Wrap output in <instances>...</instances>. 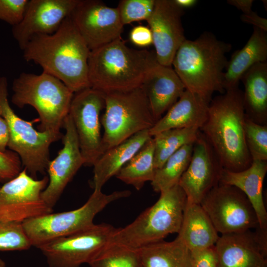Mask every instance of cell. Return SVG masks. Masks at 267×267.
I'll return each instance as SVG.
<instances>
[{"instance_id": "obj_26", "label": "cell", "mask_w": 267, "mask_h": 267, "mask_svg": "<svg viewBox=\"0 0 267 267\" xmlns=\"http://www.w3.org/2000/svg\"><path fill=\"white\" fill-rule=\"evenodd\" d=\"M243 100L246 117L267 125V62L257 63L242 75Z\"/></svg>"}, {"instance_id": "obj_22", "label": "cell", "mask_w": 267, "mask_h": 267, "mask_svg": "<svg viewBox=\"0 0 267 267\" xmlns=\"http://www.w3.org/2000/svg\"><path fill=\"white\" fill-rule=\"evenodd\" d=\"M267 172V161L253 160L246 169L234 172L222 169L219 183L234 186L247 196L256 212L260 229L267 232V212L263 186Z\"/></svg>"}, {"instance_id": "obj_5", "label": "cell", "mask_w": 267, "mask_h": 267, "mask_svg": "<svg viewBox=\"0 0 267 267\" xmlns=\"http://www.w3.org/2000/svg\"><path fill=\"white\" fill-rule=\"evenodd\" d=\"M11 102L21 108L34 107L41 122L39 131L62 138L60 129L69 113L74 93L57 78L43 72L41 74L21 73L12 83Z\"/></svg>"}, {"instance_id": "obj_24", "label": "cell", "mask_w": 267, "mask_h": 267, "mask_svg": "<svg viewBox=\"0 0 267 267\" xmlns=\"http://www.w3.org/2000/svg\"><path fill=\"white\" fill-rule=\"evenodd\" d=\"M267 62V32L253 27L246 44L232 54L224 72L222 85L225 91L238 87L242 75L254 65Z\"/></svg>"}, {"instance_id": "obj_36", "label": "cell", "mask_w": 267, "mask_h": 267, "mask_svg": "<svg viewBox=\"0 0 267 267\" xmlns=\"http://www.w3.org/2000/svg\"><path fill=\"white\" fill-rule=\"evenodd\" d=\"M21 161L15 152L6 150L0 152V181H8L21 171Z\"/></svg>"}, {"instance_id": "obj_17", "label": "cell", "mask_w": 267, "mask_h": 267, "mask_svg": "<svg viewBox=\"0 0 267 267\" xmlns=\"http://www.w3.org/2000/svg\"><path fill=\"white\" fill-rule=\"evenodd\" d=\"M79 1L29 0L22 20L12 28L13 37L21 49L33 37L54 33Z\"/></svg>"}, {"instance_id": "obj_29", "label": "cell", "mask_w": 267, "mask_h": 267, "mask_svg": "<svg viewBox=\"0 0 267 267\" xmlns=\"http://www.w3.org/2000/svg\"><path fill=\"white\" fill-rule=\"evenodd\" d=\"M199 133V128L190 127L170 129L153 136L155 169L161 167L171 155L183 146L194 143Z\"/></svg>"}, {"instance_id": "obj_39", "label": "cell", "mask_w": 267, "mask_h": 267, "mask_svg": "<svg viewBox=\"0 0 267 267\" xmlns=\"http://www.w3.org/2000/svg\"><path fill=\"white\" fill-rule=\"evenodd\" d=\"M240 19L244 23L253 25L254 27L267 32V19L260 16L253 11L242 14L240 16Z\"/></svg>"}, {"instance_id": "obj_40", "label": "cell", "mask_w": 267, "mask_h": 267, "mask_svg": "<svg viewBox=\"0 0 267 267\" xmlns=\"http://www.w3.org/2000/svg\"><path fill=\"white\" fill-rule=\"evenodd\" d=\"M9 139V130L5 119L0 117V152H4L6 150Z\"/></svg>"}, {"instance_id": "obj_25", "label": "cell", "mask_w": 267, "mask_h": 267, "mask_svg": "<svg viewBox=\"0 0 267 267\" xmlns=\"http://www.w3.org/2000/svg\"><path fill=\"white\" fill-rule=\"evenodd\" d=\"M177 237L191 251L214 246L219 235L200 204L187 201Z\"/></svg>"}, {"instance_id": "obj_21", "label": "cell", "mask_w": 267, "mask_h": 267, "mask_svg": "<svg viewBox=\"0 0 267 267\" xmlns=\"http://www.w3.org/2000/svg\"><path fill=\"white\" fill-rule=\"evenodd\" d=\"M211 100L185 89L177 101L149 130L155 135L166 130L190 127L200 128L207 119Z\"/></svg>"}, {"instance_id": "obj_10", "label": "cell", "mask_w": 267, "mask_h": 267, "mask_svg": "<svg viewBox=\"0 0 267 267\" xmlns=\"http://www.w3.org/2000/svg\"><path fill=\"white\" fill-rule=\"evenodd\" d=\"M117 228L94 224L72 234L52 240L39 249L49 267H81L90 261L108 244Z\"/></svg>"}, {"instance_id": "obj_37", "label": "cell", "mask_w": 267, "mask_h": 267, "mask_svg": "<svg viewBox=\"0 0 267 267\" xmlns=\"http://www.w3.org/2000/svg\"><path fill=\"white\" fill-rule=\"evenodd\" d=\"M189 263L191 267H218L214 246L189 251Z\"/></svg>"}, {"instance_id": "obj_14", "label": "cell", "mask_w": 267, "mask_h": 267, "mask_svg": "<svg viewBox=\"0 0 267 267\" xmlns=\"http://www.w3.org/2000/svg\"><path fill=\"white\" fill-rule=\"evenodd\" d=\"M90 50L121 38L123 25L117 7L97 0H79L70 15Z\"/></svg>"}, {"instance_id": "obj_11", "label": "cell", "mask_w": 267, "mask_h": 267, "mask_svg": "<svg viewBox=\"0 0 267 267\" xmlns=\"http://www.w3.org/2000/svg\"><path fill=\"white\" fill-rule=\"evenodd\" d=\"M200 205L222 234L259 227L250 201L237 187L219 183L203 198Z\"/></svg>"}, {"instance_id": "obj_6", "label": "cell", "mask_w": 267, "mask_h": 267, "mask_svg": "<svg viewBox=\"0 0 267 267\" xmlns=\"http://www.w3.org/2000/svg\"><path fill=\"white\" fill-rule=\"evenodd\" d=\"M178 184L161 192L158 200L124 227L117 228L110 243L139 249L178 233L186 203Z\"/></svg>"}, {"instance_id": "obj_23", "label": "cell", "mask_w": 267, "mask_h": 267, "mask_svg": "<svg viewBox=\"0 0 267 267\" xmlns=\"http://www.w3.org/2000/svg\"><path fill=\"white\" fill-rule=\"evenodd\" d=\"M149 130L140 132L106 151L93 166L94 190H101L104 184L140 149L152 136Z\"/></svg>"}, {"instance_id": "obj_35", "label": "cell", "mask_w": 267, "mask_h": 267, "mask_svg": "<svg viewBox=\"0 0 267 267\" xmlns=\"http://www.w3.org/2000/svg\"><path fill=\"white\" fill-rule=\"evenodd\" d=\"M29 0H0V20L14 26L22 20Z\"/></svg>"}, {"instance_id": "obj_34", "label": "cell", "mask_w": 267, "mask_h": 267, "mask_svg": "<svg viewBox=\"0 0 267 267\" xmlns=\"http://www.w3.org/2000/svg\"><path fill=\"white\" fill-rule=\"evenodd\" d=\"M155 0H122L117 7L123 25L132 22L147 20L151 15Z\"/></svg>"}, {"instance_id": "obj_43", "label": "cell", "mask_w": 267, "mask_h": 267, "mask_svg": "<svg viewBox=\"0 0 267 267\" xmlns=\"http://www.w3.org/2000/svg\"><path fill=\"white\" fill-rule=\"evenodd\" d=\"M0 267H6L5 262L1 258H0Z\"/></svg>"}, {"instance_id": "obj_41", "label": "cell", "mask_w": 267, "mask_h": 267, "mask_svg": "<svg viewBox=\"0 0 267 267\" xmlns=\"http://www.w3.org/2000/svg\"><path fill=\"white\" fill-rule=\"evenodd\" d=\"M253 0H228L227 3L241 11L243 14L252 11Z\"/></svg>"}, {"instance_id": "obj_7", "label": "cell", "mask_w": 267, "mask_h": 267, "mask_svg": "<svg viewBox=\"0 0 267 267\" xmlns=\"http://www.w3.org/2000/svg\"><path fill=\"white\" fill-rule=\"evenodd\" d=\"M105 112L100 117L104 152L156 123L141 87L105 93Z\"/></svg>"}, {"instance_id": "obj_8", "label": "cell", "mask_w": 267, "mask_h": 267, "mask_svg": "<svg viewBox=\"0 0 267 267\" xmlns=\"http://www.w3.org/2000/svg\"><path fill=\"white\" fill-rule=\"evenodd\" d=\"M129 190L105 194L94 190L80 208L60 213H50L22 223L32 246L38 248L56 238L67 236L91 226L96 215L109 204L131 195Z\"/></svg>"}, {"instance_id": "obj_2", "label": "cell", "mask_w": 267, "mask_h": 267, "mask_svg": "<svg viewBox=\"0 0 267 267\" xmlns=\"http://www.w3.org/2000/svg\"><path fill=\"white\" fill-rule=\"evenodd\" d=\"M245 119L243 91L238 87L212 99L199 131L223 169L240 172L252 162L245 138Z\"/></svg>"}, {"instance_id": "obj_45", "label": "cell", "mask_w": 267, "mask_h": 267, "mask_svg": "<svg viewBox=\"0 0 267 267\" xmlns=\"http://www.w3.org/2000/svg\"><path fill=\"white\" fill-rule=\"evenodd\" d=\"M188 267H191L190 266V263H189V266Z\"/></svg>"}, {"instance_id": "obj_28", "label": "cell", "mask_w": 267, "mask_h": 267, "mask_svg": "<svg viewBox=\"0 0 267 267\" xmlns=\"http://www.w3.org/2000/svg\"><path fill=\"white\" fill-rule=\"evenodd\" d=\"M154 143L149 138L140 149L116 175L126 184L140 190L147 181H151L154 177Z\"/></svg>"}, {"instance_id": "obj_38", "label": "cell", "mask_w": 267, "mask_h": 267, "mask_svg": "<svg viewBox=\"0 0 267 267\" xmlns=\"http://www.w3.org/2000/svg\"><path fill=\"white\" fill-rule=\"evenodd\" d=\"M130 41L139 47H146L153 44L152 32L149 27L138 25L134 27L129 35Z\"/></svg>"}, {"instance_id": "obj_44", "label": "cell", "mask_w": 267, "mask_h": 267, "mask_svg": "<svg viewBox=\"0 0 267 267\" xmlns=\"http://www.w3.org/2000/svg\"><path fill=\"white\" fill-rule=\"evenodd\" d=\"M1 117V108L0 107V117Z\"/></svg>"}, {"instance_id": "obj_20", "label": "cell", "mask_w": 267, "mask_h": 267, "mask_svg": "<svg viewBox=\"0 0 267 267\" xmlns=\"http://www.w3.org/2000/svg\"><path fill=\"white\" fill-rule=\"evenodd\" d=\"M156 122L180 97L185 88L172 67L157 62L140 86Z\"/></svg>"}, {"instance_id": "obj_33", "label": "cell", "mask_w": 267, "mask_h": 267, "mask_svg": "<svg viewBox=\"0 0 267 267\" xmlns=\"http://www.w3.org/2000/svg\"><path fill=\"white\" fill-rule=\"evenodd\" d=\"M31 246L21 223L0 221V251H23Z\"/></svg>"}, {"instance_id": "obj_4", "label": "cell", "mask_w": 267, "mask_h": 267, "mask_svg": "<svg viewBox=\"0 0 267 267\" xmlns=\"http://www.w3.org/2000/svg\"><path fill=\"white\" fill-rule=\"evenodd\" d=\"M230 44L209 32L186 39L177 51L172 66L185 89L210 100L214 92L223 93L222 79Z\"/></svg>"}, {"instance_id": "obj_27", "label": "cell", "mask_w": 267, "mask_h": 267, "mask_svg": "<svg viewBox=\"0 0 267 267\" xmlns=\"http://www.w3.org/2000/svg\"><path fill=\"white\" fill-rule=\"evenodd\" d=\"M142 267H188L189 250L178 237L161 240L137 249Z\"/></svg>"}, {"instance_id": "obj_13", "label": "cell", "mask_w": 267, "mask_h": 267, "mask_svg": "<svg viewBox=\"0 0 267 267\" xmlns=\"http://www.w3.org/2000/svg\"><path fill=\"white\" fill-rule=\"evenodd\" d=\"M48 182V177L34 178L25 169L6 181L0 187V221L22 223L52 213L41 196Z\"/></svg>"}, {"instance_id": "obj_3", "label": "cell", "mask_w": 267, "mask_h": 267, "mask_svg": "<svg viewBox=\"0 0 267 267\" xmlns=\"http://www.w3.org/2000/svg\"><path fill=\"white\" fill-rule=\"evenodd\" d=\"M157 62L155 52L130 48L118 39L90 51V87L104 93L134 89L141 86Z\"/></svg>"}, {"instance_id": "obj_1", "label": "cell", "mask_w": 267, "mask_h": 267, "mask_svg": "<svg viewBox=\"0 0 267 267\" xmlns=\"http://www.w3.org/2000/svg\"><path fill=\"white\" fill-rule=\"evenodd\" d=\"M27 61L62 82L74 93L90 88L88 59L90 49L70 16L50 35L33 37L22 49Z\"/></svg>"}, {"instance_id": "obj_42", "label": "cell", "mask_w": 267, "mask_h": 267, "mask_svg": "<svg viewBox=\"0 0 267 267\" xmlns=\"http://www.w3.org/2000/svg\"><path fill=\"white\" fill-rule=\"evenodd\" d=\"M173 1L177 6L183 10L191 8L198 2L196 0H173Z\"/></svg>"}, {"instance_id": "obj_19", "label": "cell", "mask_w": 267, "mask_h": 267, "mask_svg": "<svg viewBox=\"0 0 267 267\" xmlns=\"http://www.w3.org/2000/svg\"><path fill=\"white\" fill-rule=\"evenodd\" d=\"M184 10L173 0H155L153 11L146 21L153 36V44L158 62L172 67L177 51L186 39L181 17Z\"/></svg>"}, {"instance_id": "obj_15", "label": "cell", "mask_w": 267, "mask_h": 267, "mask_svg": "<svg viewBox=\"0 0 267 267\" xmlns=\"http://www.w3.org/2000/svg\"><path fill=\"white\" fill-rule=\"evenodd\" d=\"M256 229L219 236L214 245L218 267H267V232Z\"/></svg>"}, {"instance_id": "obj_31", "label": "cell", "mask_w": 267, "mask_h": 267, "mask_svg": "<svg viewBox=\"0 0 267 267\" xmlns=\"http://www.w3.org/2000/svg\"><path fill=\"white\" fill-rule=\"evenodd\" d=\"M89 265L91 267H142L137 249L110 243Z\"/></svg>"}, {"instance_id": "obj_18", "label": "cell", "mask_w": 267, "mask_h": 267, "mask_svg": "<svg viewBox=\"0 0 267 267\" xmlns=\"http://www.w3.org/2000/svg\"><path fill=\"white\" fill-rule=\"evenodd\" d=\"M222 169L210 144L200 132L193 143L190 163L178 183L187 201L200 204L209 191L219 183Z\"/></svg>"}, {"instance_id": "obj_16", "label": "cell", "mask_w": 267, "mask_h": 267, "mask_svg": "<svg viewBox=\"0 0 267 267\" xmlns=\"http://www.w3.org/2000/svg\"><path fill=\"white\" fill-rule=\"evenodd\" d=\"M63 127L65 130L62 137L63 147L48 163L46 170L48 182L41 194L44 202L52 209L68 183L85 163L77 132L69 114Z\"/></svg>"}, {"instance_id": "obj_12", "label": "cell", "mask_w": 267, "mask_h": 267, "mask_svg": "<svg viewBox=\"0 0 267 267\" xmlns=\"http://www.w3.org/2000/svg\"><path fill=\"white\" fill-rule=\"evenodd\" d=\"M105 107V93L88 88L74 94L69 115L74 123L84 165L93 166L104 153L100 114Z\"/></svg>"}, {"instance_id": "obj_9", "label": "cell", "mask_w": 267, "mask_h": 267, "mask_svg": "<svg viewBox=\"0 0 267 267\" xmlns=\"http://www.w3.org/2000/svg\"><path fill=\"white\" fill-rule=\"evenodd\" d=\"M6 77H0V107L1 117L6 121L9 130L8 148L19 156L22 165L34 178L46 171L49 160L50 144L58 139L45 132L37 131L33 122L18 116L8 100Z\"/></svg>"}, {"instance_id": "obj_32", "label": "cell", "mask_w": 267, "mask_h": 267, "mask_svg": "<svg viewBox=\"0 0 267 267\" xmlns=\"http://www.w3.org/2000/svg\"><path fill=\"white\" fill-rule=\"evenodd\" d=\"M244 133L252 161H267V125L258 124L246 116Z\"/></svg>"}, {"instance_id": "obj_30", "label": "cell", "mask_w": 267, "mask_h": 267, "mask_svg": "<svg viewBox=\"0 0 267 267\" xmlns=\"http://www.w3.org/2000/svg\"><path fill=\"white\" fill-rule=\"evenodd\" d=\"M193 147V143L183 146L171 155L161 167L155 170L151 181L154 191L161 193L178 184L190 163Z\"/></svg>"}]
</instances>
